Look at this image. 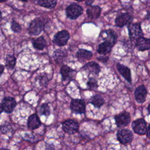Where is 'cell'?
Returning a JSON list of instances; mask_svg holds the SVG:
<instances>
[{"mask_svg":"<svg viewBox=\"0 0 150 150\" xmlns=\"http://www.w3.org/2000/svg\"><path fill=\"white\" fill-rule=\"evenodd\" d=\"M87 14L90 18H97L100 14V8L98 6H93L88 8Z\"/></svg>","mask_w":150,"mask_h":150,"instance_id":"obj_20","label":"cell"},{"mask_svg":"<svg viewBox=\"0 0 150 150\" xmlns=\"http://www.w3.org/2000/svg\"><path fill=\"white\" fill-rule=\"evenodd\" d=\"M6 0H0V2H5V1H6Z\"/></svg>","mask_w":150,"mask_h":150,"instance_id":"obj_33","label":"cell"},{"mask_svg":"<svg viewBox=\"0 0 150 150\" xmlns=\"http://www.w3.org/2000/svg\"><path fill=\"white\" fill-rule=\"evenodd\" d=\"M3 111V110H2V107H1L0 106V114L2 112V111Z\"/></svg>","mask_w":150,"mask_h":150,"instance_id":"obj_32","label":"cell"},{"mask_svg":"<svg viewBox=\"0 0 150 150\" xmlns=\"http://www.w3.org/2000/svg\"><path fill=\"white\" fill-rule=\"evenodd\" d=\"M11 29L15 32H19L21 30V26L15 21H13L11 23Z\"/></svg>","mask_w":150,"mask_h":150,"instance_id":"obj_27","label":"cell"},{"mask_svg":"<svg viewBox=\"0 0 150 150\" xmlns=\"http://www.w3.org/2000/svg\"><path fill=\"white\" fill-rule=\"evenodd\" d=\"M15 63L16 59L14 56L12 54L7 55L5 59V64L9 69H12L15 65Z\"/></svg>","mask_w":150,"mask_h":150,"instance_id":"obj_24","label":"cell"},{"mask_svg":"<svg viewBox=\"0 0 150 150\" xmlns=\"http://www.w3.org/2000/svg\"><path fill=\"white\" fill-rule=\"evenodd\" d=\"M71 110L77 114H83L86 111L84 101L81 99H73L70 103Z\"/></svg>","mask_w":150,"mask_h":150,"instance_id":"obj_8","label":"cell"},{"mask_svg":"<svg viewBox=\"0 0 150 150\" xmlns=\"http://www.w3.org/2000/svg\"><path fill=\"white\" fill-rule=\"evenodd\" d=\"M83 69L90 74L95 75H98L100 71L99 65L95 62H89L87 63L83 67Z\"/></svg>","mask_w":150,"mask_h":150,"instance_id":"obj_14","label":"cell"},{"mask_svg":"<svg viewBox=\"0 0 150 150\" xmlns=\"http://www.w3.org/2000/svg\"><path fill=\"white\" fill-rule=\"evenodd\" d=\"M62 129L69 134H73L79 129V124L73 120H67L62 123Z\"/></svg>","mask_w":150,"mask_h":150,"instance_id":"obj_6","label":"cell"},{"mask_svg":"<svg viewBox=\"0 0 150 150\" xmlns=\"http://www.w3.org/2000/svg\"><path fill=\"white\" fill-rule=\"evenodd\" d=\"M66 15L71 19L77 18L83 13L82 8L77 4H71L66 8Z\"/></svg>","mask_w":150,"mask_h":150,"instance_id":"obj_4","label":"cell"},{"mask_svg":"<svg viewBox=\"0 0 150 150\" xmlns=\"http://www.w3.org/2000/svg\"><path fill=\"white\" fill-rule=\"evenodd\" d=\"M146 18L148 19H150V13H149L147 16H146Z\"/></svg>","mask_w":150,"mask_h":150,"instance_id":"obj_30","label":"cell"},{"mask_svg":"<svg viewBox=\"0 0 150 150\" xmlns=\"http://www.w3.org/2000/svg\"><path fill=\"white\" fill-rule=\"evenodd\" d=\"M87 86L91 89H96L97 88V81L94 78H90L87 82Z\"/></svg>","mask_w":150,"mask_h":150,"instance_id":"obj_26","label":"cell"},{"mask_svg":"<svg viewBox=\"0 0 150 150\" xmlns=\"http://www.w3.org/2000/svg\"><path fill=\"white\" fill-rule=\"evenodd\" d=\"M132 128L134 132L138 135H144L147 131L146 122L142 118L134 121L132 123Z\"/></svg>","mask_w":150,"mask_h":150,"instance_id":"obj_3","label":"cell"},{"mask_svg":"<svg viewBox=\"0 0 150 150\" xmlns=\"http://www.w3.org/2000/svg\"><path fill=\"white\" fill-rule=\"evenodd\" d=\"M60 73L63 81H70L74 77L75 71L67 66H63L60 69Z\"/></svg>","mask_w":150,"mask_h":150,"instance_id":"obj_12","label":"cell"},{"mask_svg":"<svg viewBox=\"0 0 150 150\" xmlns=\"http://www.w3.org/2000/svg\"><path fill=\"white\" fill-rule=\"evenodd\" d=\"M117 69L119 73L123 76V77L128 81L129 83L131 82V71L128 67L121 64L120 63H117Z\"/></svg>","mask_w":150,"mask_h":150,"instance_id":"obj_15","label":"cell"},{"mask_svg":"<svg viewBox=\"0 0 150 150\" xmlns=\"http://www.w3.org/2000/svg\"><path fill=\"white\" fill-rule=\"evenodd\" d=\"M0 150H9V149H5V148H1Z\"/></svg>","mask_w":150,"mask_h":150,"instance_id":"obj_34","label":"cell"},{"mask_svg":"<svg viewBox=\"0 0 150 150\" xmlns=\"http://www.w3.org/2000/svg\"><path fill=\"white\" fill-rule=\"evenodd\" d=\"M116 125L118 127L121 128L127 126L131 121L130 114L128 112H121L115 116Z\"/></svg>","mask_w":150,"mask_h":150,"instance_id":"obj_5","label":"cell"},{"mask_svg":"<svg viewBox=\"0 0 150 150\" xmlns=\"http://www.w3.org/2000/svg\"><path fill=\"white\" fill-rule=\"evenodd\" d=\"M77 1H83V0H76Z\"/></svg>","mask_w":150,"mask_h":150,"instance_id":"obj_37","label":"cell"},{"mask_svg":"<svg viewBox=\"0 0 150 150\" xmlns=\"http://www.w3.org/2000/svg\"><path fill=\"white\" fill-rule=\"evenodd\" d=\"M21 1H23V2H26V1H27L28 0H21Z\"/></svg>","mask_w":150,"mask_h":150,"instance_id":"obj_35","label":"cell"},{"mask_svg":"<svg viewBox=\"0 0 150 150\" xmlns=\"http://www.w3.org/2000/svg\"><path fill=\"white\" fill-rule=\"evenodd\" d=\"M43 28V21L40 18H38L31 22L28 28V31L31 35H38L42 32Z\"/></svg>","mask_w":150,"mask_h":150,"instance_id":"obj_1","label":"cell"},{"mask_svg":"<svg viewBox=\"0 0 150 150\" xmlns=\"http://www.w3.org/2000/svg\"><path fill=\"white\" fill-rule=\"evenodd\" d=\"M33 47L38 50H42L46 46V42L43 37H39L32 42Z\"/></svg>","mask_w":150,"mask_h":150,"instance_id":"obj_21","label":"cell"},{"mask_svg":"<svg viewBox=\"0 0 150 150\" xmlns=\"http://www.w3.org/2000/svg\"><path fill=\"white\" fill-rule=\"evenodd\" d=\"M1 12L0 11V20H1Z\"/></svg>","mask_w":150,"mask_h":150,"instance_id":"obj_36","label":"cell"},{"mask_svg":"<svg viewBox=\"0 0 150 150\" xmlns=\"http://www.w3.org/2000/svg\"><path fill=\"white\" fill-rule=\"evenodd\" d=\"M69 39V34L67 31L64 30L57 32L54 38L53 42L55 45L62 46L65 45Z\"/></svg>","mask_w":150,"mask_h":150,"instance_id":"obj_7","label":"cell"},{"mask_svg":"<svg viewBox=\"0 0 150 150\" xmlns=\"http://www.w3.org/2000/svg\"><path fill=\"white\" fill-rule=\"evenodd\" d=\"M129 35L131 40H137L142 37L143 33L139 23H135L129 27Z\"/></svg>","mask_w":150,"mask_h":150,"instance_id":"obj_10","label":"cell"},{"mask_svg":"<svg viewBox=\"0 0 150 150\" xmlns=\"http://www.w3.org/2000/svg\"><path fill=\"white\" fill-rule=\"evenodd\" d=\"M132 19L130 15L125 13L118 16L115 19V25L119 27H122L129 23Z\"/></svg>","mask_w":150,"mask_h":150,"instance_id":"obj_17","label":"cell"},{"mask_svg":"<svg viewBox=\"0 0 150 150\" xmlns=\"http://www.w3.org/2000/svg\"><path fill=\"white\" fill-rule=\"evenodd\" d=\"M16 103L15 99L11 97H5L1 103L2 110L7 113L12 112L15 108Z\"/></svg>","mask_w":150,"mask_h":150,"instance_id":"obj_9","label":"cell"},{"mask_svg":"<svg viewBox=\"0 0 150 150\" xmlns=\"http://www.w3.org/2000/svg\"><path fill=\"white\" fill-rule=\"evenodd\" d=\"M90 103H91L95 107L100 108L102 105L104 104V100L101 96L97 94L91 98L90 100Z\"/></svg>","mask_w":150,"mask_h":150,"instance_id":"obj_22","label":"cell"},{"mask_svg":"<svg viewBox=\"0 0 150 150\" xmlns=\"http://www.w3.org/2000/svg\"><path fill=\"white\" fill-rule=\"evenodd\" d=\"M136 47L138 50L144 51L150 48V40L146 38L141 37L137 40Z\"/></svg>","mask_w":150,"mask_h":150,"instance_id":"obj_16","label":"cell"},{"mask_svg":"<svg viewBox=\"0 0 150 150\" xmlns=\"http://www.w3.org/2000/svg\"><path fill=\"white\" fill-rule=\"evenodd\" d=\"M148 110L149 112L150 113V104H149V105H148Z\"/></svg>","mask_w":150,"mask_h":150,"instance_id":"obj_31","label":"cell"},{"mask_svg":"<svg viewBox=\"0 0 150 150\" xmlns=\"http://www.w3.org/2000/svg\"><path fill=\"white\" fill-rule=\"evenodd\" d=\"M39 112L40 115H45L48 116L50 115V108L47 104H43L40 107Z\"/></svg>","mask_w":150,"mask_h":150,"instance_id":"obj_25","label":"cell"},{"mask_svg":"<svg viewBox=\"0 0 150 150\" xmlns=\"http://www.w3.org/2000/svg\"><path fill=\"white\" fill-rule=\"evenodd\" d=\"M114 44L109 41H105L101 43H100L98 47L97 52L98 53L101 54H106L108 53L111 50Z\"/></svg>","mask_w":150,"mask_h":150,"instance_id":"obj_18","label":"cell"},{"mask_svg":"<svg viewBox=\"0 0 150 150\" xmlns=\"http://www.w3.org/2000/svg\"><path fill=\"white\" fill-rule=\"evenodd\" d=\"M39 4L43 7L52 8L55 7L57 4V0H39Z\"/></svg>","mask_w":150,"mask_h":150,"instance_id":"obj_23","label":"cell"},{"mask_svg":"<svg viewBox=\"0 0 150 150\" xmlns=\"http://www.w3.org/2000/svg\"><path fill=\"white\" fill-rule=\"evenodd\" d=\"M41 125V122L36 114L30 115L28 120V127L29 129L33 130L38 128Z\"/></svg>","mask_w":150,"mask_h":150,"instance_id":"obj_13","label":"cell"},{"mask_svg":"<svg viewBox=\"0 0 150 150\" xmlns=\"http://www.w3.org/2000/svg\"><path fill=\"white\" fill-rule=\"evenodd\" d=\"M147 91L144 85L139 86L135 91V98L139 103H143L146 99Z\"/></svg>","mask_w":150,"mask_h":150,"instance_id":"obj_11","label":"cell"},{"mask_svg":"<svg viewBox=\"0 0 150 150\" xmlns=\"http://www.w3.org/2000/svg\"><path fill=\"white\" fill-rule=\"evenodd\" d=\"M117 137L120 143L122 144H126L132 141L133 134L128 129H122L117 132Z\"/></svg>","mask_w":150,"mask_h":150,"instance_id":"obj_2","label":"cell"},{"mask_svg":"<svg viewBox=\"0 0 150 150\" xmlns=\"http://www.w3.org/2000/svg\"><path fill=\"white\" fill-rule=\"evenodd\" d=\"M93 54L90 51H88L85 49H79L76 54L77 59L80 61H84L86 60H89L91 58Z\"/></svg>","mask_w":150,"mask_h":150,"instance_id":"obj_19","label":"cell"},{"mask_svg":"<svg viewBox=\"0 0 150 150\" xmlns=\"http://www.w3.org/2000/svg\"><path fill=\"white\" fill-rule=\"evenodd\" d=\"M4 70V66L3 65L0 64V76L2 74Z\"/></svg>","mask_w":150,"mask_h":150,"instance_id":"obj_29","label":"cell"},{"mask_svg":"<svg viewBox=\"0 0 150 150\" xmlns=\"http://www.w3.org/2000/svg\"><path fill=\"white\" fill-rule=\"evenodd\" d=\"M146 134H147V137L150 138V124L149 125L148 128H147V131H146Z\"/></svg>","mask_w":150,"mask_h":150,"instance_id":"obj_28","label":"cell"}]
</instances>
